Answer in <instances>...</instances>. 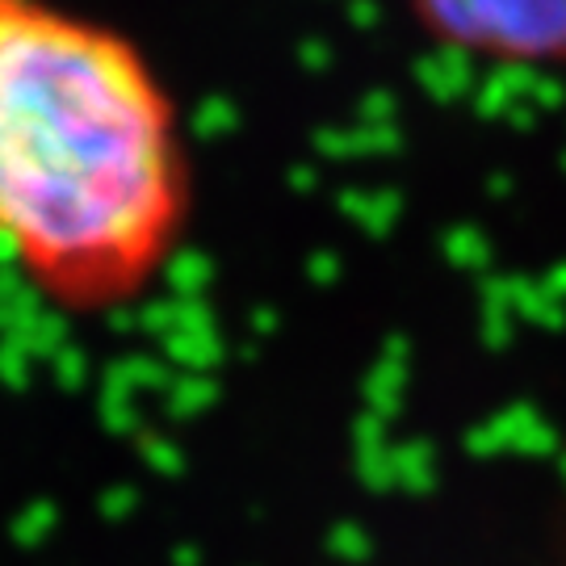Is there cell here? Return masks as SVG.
Wrapping results in <instances>:
<instances>
[{"instance_id": "cell-2", "label": "cell", "mask_w": 566, "mask_h": 566, "mask_svg": "<svg viewBox=\"0 0 566 566\" xmlns=\"http://www.w3.org/2000/svg\"><path fill=\"white\" fill-rule=\"evenodd\" d=\"M437 51L500 72H566V0H403Z\"/></svg>"}, {"instance_id": "cell-1", "label": "cell", "mask_w": 566, "mask_h": 566, "mask_svg": "<svg viewBox=\"0 0 566 566\" xmlns=\"http://www.w3.org/2000/svg\"><path fill=\"white\" fill-rule=\"evenodd\" d=\"M198 168L177 93L126 30L0 0V256L63 315L143 303L181 252Z\"/></svg>"}]
</instances>
